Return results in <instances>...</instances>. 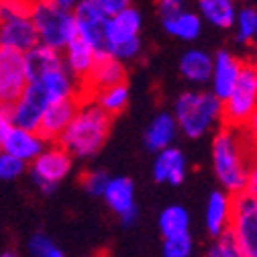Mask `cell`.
<instances>
[{
  "label": "cell",
  "instance_id": "31",
  "mask_svg": "<svg viewBox=\"0 0 257 257\" xmlns=\"http://www.w3.org/2000/svg\"><path fill=\"white\" fill-rule=\"evenodd\" d=\"M108 182H110V176L104 170H90L82 176V186L90 196H104Z\"/></svg>",
  "mask_w": 257,
  "mask_h": 257
},
{
  "label": "cell",
  "instance_id": "42",
  "mask_svg": "<svg viewBox=\"0 0 257 257\" xmlns=\"http://www.w3.org/2000/svg\"><path fill=\"white\" fill-rule=\"evenodd\" d=\"M255 47H257V39H255Z\"/></svg>",
  "mask_w": 257,
  "mask_h": 257
},
{
  "label": "cell",
  "instance_id": "25",
  "mask_svg": "<svg viewBox=\"0 0 257 257\" xmlns=\"http://www.w3.org/2000/svg\"><path fill=\"white\" fill-rule=\"evenodd\" d=\"M102 198H104V202L108 204V208L112 212L122 214L124 210L135 206V186H133L131 180L124 178V176L110 178Z\"/></svg>",
  "mask_w": 257,
  "mask_h": 257
},
{
  "label": "cell",
  "instance_id": "11",
  "mask_svg": "<svg viewBox=\"0 0 257 257\" xmlns=\"http://www.w3.org/2000/svg\"><path fill=\"white\" fill-rule=\"evenodd\" d=\"M27 86L29 72L25 53L9 47H0V102H15Z\"/></svg>",
  "mask_w": 257,
  "mask_h": 257
},
{
  "label": "cell",
  "instance_id": "15",
  "mask_svg": "<svg viewBox=\"0 0 257 257\" xmlns=\"http://www.w3.org/2000/svg\"><path fill=\"white\" fill-rule=\"evenodd\" d=\"M82 96H74V98H63V100H55L47 106L39 133L49 141V143H57L59 137L63 135V131L68 128V124L72 122V118L78 112Z\"/></svg>",
  "mask_w": 257,
  "mask_h": 257
},
{
  "label": "cell",
  "instance_id": "5",
  "mask_svg": "<svg viewBox=\"0 0 257 257\" xmlns=\"http://www.w3.org/2000/svg\"><path fill=\"white\" fill-rule=\"evenodd\" d=\"M141 27H143V17L133 5L112 15L108 21L110 55L122 61L135 59L141 53V37H139Z\"/></svg>",
  "mask_w": 257,
  "mask_h": 257
},
{
  "label": "cell",
  "instance_id": "9",
  "mask_svg": "<svg viewBox=\"0 0 257 257\" xmlns=\"http://www.w3.org/2000/svg\"><path fill=\"white\" fill-rule=\"evenodd\" d=\"M51 96L39 82H29L25 92L11 104H3V110L13 118L17 126L31 128V131H39L43 114L47 106L51 104Z\"/></svg>",
  "mask_w": 257,
  "mask_h": 257
},
{
  "label": "cell",
  "instance_id": "40",
  "mask_svg": "<svg viewBox=\"0 0 257 257\" xmlns=\"http://www.w3.org/2000/svg\"><path fill=\"white\" fill-rule=\"evenodd\" d=\"M53 3L61 5V7H66V9H76V5L80 3V0H53Z\"/></svg>",
  "mask_w": 257,
  "mask_h": 257
},
{
  "label": "cell",
  "instance_id": "13",
  "mask_svg": "<svg viewBox=\"0 0 257 257\" xmlns=\"http://www.w3.org/2000/svg\"><path fill=\"white\" fill-rule=\"evenodd\" d=\"M245 61L233 55L227 49H220L214 53V70L210 80V90L224 102L233 94V90L239 84L241 72H243Z\"/></svg>",
  "mask_w": 257,
  "mask_h": 257
},
{
  "label": "cell",
  "instance_id": "17",
  "mask_svg": "<svg viewBox=\"0 0 257 257\" xmlns=\"http://www.w3.org/2000/svg\"><path fill=\"white\" fill-rule=\"evenodd\" d=\"M122 82H126L124 61L114 57V55H102V57L96 59L94 70L82 82L84 96H90L96 90H102V88H108V86H114V84H122Z\"/></svg>",
  "mask_w": 257,
  "mask_h": 257
},
{
  "label": "cell",
  "instance_id": "18",
  "mask_svg": "<svg viewBox=\"0 0 257 257\" xmlns=\"http://www.w3.org/2000/svg\"><path fill=\"white\" fill-rule=\"evenodd\" d=\"M188 174V162L182 149L178 147H166L155 153L153 159V178L159 184H170V186H180L186 180Z\"/></svg>",
  "mask_w": 257,
  "mask_h": 257
},
{
  "label": "cell",
  "instance_id": "3",
  "mask_svg": "<svg viewBox=\"0 0 257 257\" xmlns=\"http://www.w3.org/2000/svg\"><path fill=\"white\" fill-rule=\"evenodd\" d=\"M222 100L212 90H186L174 102V116L180 124V133L188 139H202L220 122Z\"/></svg>",
  "mask_w": 257,
  "mask_h": 257
},
{
  "label": "cell",
  "instance_id": "20",
  "mask_svg": "<svg viewBox=\"0 0 257 257\" xmlns=\"http://www.w3.org/2000/svg\"><path fill=\"white\" fill-rule=\"evenodd\" d=\"M178 133H180V124H178L174 112H159L153 116V120L145 128L143 143H145L147 151L157 153L166 147H172Z\"/></svg>",
  "mask_w": 257,
  "mask_h": 257
},
{
  "label": "cell",
  "instance_id": "34",
  "mask_svg": "<svg viewBox=\"0 0 257 257\" xmlns=\"http://www.w3.org/2000/svg\"><path fill=\"white\" fill-rule=\"evenodd\" d=\"M33 5H35V0H3V5H0V19L31 15L33 13Z\"/></svg>",
  "mask_w": 257,
  "mask_h": 257
},
{
  "label": "cell",
  "instance_id": "19",
  "mask_svg": "<svg viewBox=\"0 0 257 257\" xmlns=\"http://www.w3.org/2000/svg\"><path fill=\"white\" fill-rule=\"evenodd\" d=\"M212 70H214V55H210L204 49H196L192 47L188 51H184V55L180 57V74L182 78L196 86H208L212 80Z\"/></svg>",
  "mask_w": 257,
  "mask_h": 257
},
{
  "label": "cell",
  "instance_id": "12",
  "mask_svg": "<svg viewBox=\"0 0 257 257\" xmlns=\"http://www.w3.org/2000/svg\"><path fill=\"white\" fill-rule=\"evenodd\" d=\"M39 43H41L39 31L33 21V15L0 19V47H9V49L27 53Z\"/></svg>",
  "mask_w": 257,
  "mask_h": 257
},
{
  "label": "cell",
  "instance_id": "6",
  "mask_svg": "<svg viewBox=\"0 0 257 257\" xmlns=\"http://www.w3.org/2000/svg\"><path fill=\"white\" fill-rule=\"evenodd\" d=\"M74 159L76 157L66 147L49 143L35 162L29 164V176L43 194H53L55 188L70 176Z\"/></svg>",
  "mask_w": 257,
  "mask_h": 257
},
{
  "label": "cell",
  "instance_id": "30",
  "mask_svg": "<svg viewBox=\"0 0 257 257\" xmlns=\"http://www.w3.org/2000/svg\"><path fill=\"white\" fill-rule=\"evenodd\" d=\"M206 257H249V255L239 249V245L235 243V237L227 231L224 235L214 239V243L210 245Z\"/></svg>",
  "mask_w": 257,
  "mask_h": 257
},
{
  "label": "cell",
  "instance_id": "32",
  "mask_svg": "<svg viewBox=\"0 0 257 257\" xmlns=\"http://www.w3.org/2000/svg\"><path fill=\"white\" fill-rule=\"evenodd\" d=\"M27 162H23L21 157H15L7 151L0 153V180L5 182H13L19 176H23V172L27 170Z\"/></svg>",
  "mask_w": 257,
  "mask_h": 257
},
{
  "label": "cell",
  "instance_id": "29",
  "mask_svg": "<svg viewBox=\"0 0 257 257\" xmlns=\"http://www.w3.org/2000/svg\"><path fill=\"white\" fill-rule=\"evenodd\" d=\"M29 253H31V257H66L61 247H57L53 243V239L43 233L33 235L29 239Z\"/></svg>",
  "mask_w": 257,
  "mask_h": 257
},
{
  "label": "cell",
  "instance_id": "10",
  "mask_svg": "<svg viewBox=\"0 0 257 257\" xmlns=\"http://www.w3.org/2000/svg\"><path fill=\"white\" fill-rule=\"evenodd\" d=\"M74 13H76V23H78V33L96 49L98 57L110 55V47H108L110 15H106L102 9L92 5L90 0H80Z\"/></svg>",
  "mask_w": 257,
  "mask_h": 257
},
{
  "label": "cell",
  "instance_id": "33",
  "mask_svg": "<svg viewBox=\"0 0 257 257\" xmlns=\"http://www.w3.org/2000/svg\"><path fill=\"white\" fill-rule=\"evenodd\" d=\"M194 241L192 235H182L174 239H164V257H192Z\"/></svg>",
  "mask_w": 257,
  "mask_h": 257
},
{
  "label": "cell",
  "instance_id": "43",
  "mask_svg": "<svg viewBox=\"0 0 257 257\" xmlns=\"http://www.w3.org/2000/svg\"><path fill=\"white\" fill-rule=\"evenodd\" d=\"M255 66H257V61H255Z\"/></svg>",
  "mask_w": 257,
  "mask_h": 257
},
{
  "label": "cell",
  "instance_id": "38",
  "mask_svg": "<svg viewBox=\"0 0 257 257\" xmlns=\"http://www.w3.org/2000/svg\"><path fill=\"white\" fill-rule=\"evenodd\" d=\"M243 128H245V133H247V137H249V141H251L253 149L257 151V112L249 118V122H247Z\"/></svg>",
  "mask_w": 257,
  "mask_h": 257
},
{
  "label": "cell",
  "instance_id": "4",
  "mask_svg": "<svg viewBox=\"0 0 257 257\" xmlns=\"http://www.w3.org/2000/svg\"><path fill=\"white\" fill-rule=\"evenodd\" d=\"M33 21L39 31V41L47 47L63 51L78 35V23L74 9H66L53 0H35Z\"/></svg>",
  "mask_w": 257,
  "mask_h": 257
},
{
  "label": "cell",
  "instance_id": "35",
  "mask_svg": "<svg viewBox=\"0 0 257 257\" xmlns=\"http://www.w3.org/2000/svg\"><path fill=\"white\" fill-rule=\"evenodd\" d=\"M92 5H96L98 9H102L106 15H116V13H120L122 9H126V7H131V3L133 0H90Z\"/></svg>",
  "mask_w": 257,
  "mask_h": 257
},
{
  "label": "cell",
  "instance_id": "28",
  "mask_svg": "<svg viewBox=\"0 0 257 257\" xmlns=\"http://www.w3.org/2000/svg\"><path fill=\"white\" fill-rule=\"evenodd\" d=\"M235 39L241 45H249L255 43L257 39V9L255 7H241L235 19Z\"/></svg>",
  "mask_w": 257,
  "mask_h": 257
},
{
  "label": "cell",
  "instance_id": "26",
  "mask_svg": "<svg viewBox=\"0 0 257 257\" xmlns=\"http://www.w3.org/2000/svg\"><path fill=\"white\" fill-rule=\"evenodd\" d=\"M159 233L164 239H174L190 233V214L182 204H168L157 218Z\"/></svg>",
  "mask_w": 257,
  "mask_h": 257
},
{
  "label": "cell",
  "instance_id": "39",
  "mask_svg": "<svg viewBox=\"0 0 257 257\" xmlns=\"http://www.w3.org/2000/svg\"><path fill=\"white\" fill-rule=\"evenodd\" d=\"M118 216H120V222L124 224V227H133V224L139 220V208H137V204L131 206L128 210H124V212L118 214Z\"/></svg>",
  "mask_w": 257,
  "mask_h": 257
},
{
  "label": "cell",
  "instance_id": "7",
  "mask_svg": "<svg viewBox=\"0 0 257 257\" xmlns=\"http://www.w3.org/2000/svg\"><path fill=\"white\" fill-rule=\"evenodd\" d=\"M222 124L245 126L257 112V66L245 61L237 88L222 102Z\"/></svg>",
  "mask_w": 257,
  "mask_h": 257
},
{
  "label": "cell",
  "instance_id": "36",
  "mask_svg": "<svg viewBox=\"0 0 257 257\" xmlns=\"http://www.w3.org/2000/svg\"><path fill=\"white\" fill-rule=\"evenodd\" d=\"M186 3L188 0H157V13L159 17H166V15H172V13H178L182 9H186Z\"/></svg>",
  "mask_w": 257,
  "mask_h": 257
},
{
  "label": "cell",
  "instance_id": "14",
  "mask_svg": "<svg viewBox=\"0 0 257 257\" xmlns=\"http://www.w3.org/2000/svg\"><path fill=\"white\" fill-rule=\"evenodd\" d=\"M47 145H49V141L39 131H31V128H23L17 124L7 135L0 137V147H3V151L11 153L15 157H21L27 164H33Z\"/></svg>",
  "mask_w": 257,
  "mask_h": 257
},
{
  "label": "cell",
  "instance_id": "16",
  "mask_svg": "<svg viewBox=\"0 0 257 257\" xmlns=\"http://www.w3.org/2000/svg\"><path fill=\"white\" fill-rule=\"evenodd\" d=\"M231 216H233V194L224 188L212 190L204 206V224L208 235L216 239L227 233L231 227Z\"/></svg>",
  "mask_w": 257,
  "mask_h": 257
},
{
  "label": "cell",
  "instance_id": "8",
  "mask_svg": "<svg viewBox=\"0 0 257 257\" xmlns=\"http://www.w3.org/2000/svg\"><path fill=\"white\" fill-rule=\"evenodd\" d=\"M229 233L249 257H257V196L249 192L233 194V216Z\"/></svg>",
  "mask_w": 257,
  "mask_h": 257
},
{
  "label": "cell",
  "instance_id": "2",
  "mask_svg": "<svg viewBox=\"0 0 257 257\" xmlns=\"http://www.w3.org/2000/svg\"><path fill=\"white\" fill-rule=\"evenodd\" d=\"M110 126L112 114H108L92 96H82L76 116L57 143L66 147L76 159H92L104 147Z\"/></svg>",
  "mask_w": 257,
  "mask_h": 257
},
{
  "label": "cell",
  "instance_id": "22",
  "mask_svg": "<svg viewBox=\"0 0 257 257\" xmlns=\"http://www.w3.org/2000/svg\"><path fill=\"white\" fill-rule=\"evenodd\" d=\"M63 59H66L68 70H70L80 82H84V80L90 76V72L94 70L96 59H98V53H96V49L78 33V35L68 43V47L63 49Z\"/></svg>",
  "mask_w": 257,
  "mask_h": 257
},
{
  "label": "cell",
  "instance_id": "37",
  "mask_svg": "<svg viewBox=\"0 0 257 257\" xmlns=\"http://www.w3.org/2000/svg\"><path fill=\"white\" fill-rule=\"evenodd\" d=\"M245 192H249V194L257 196V155H255V159L251 162V166H249V172H247Z\"/></svg>",
  "mask_w": 257,
  "mask_h": 257
},
{
  "label": "cell",
  "instance_id": "23",
  "mask_svg": "<svg viewBox=\"0 0 257 257\" xmlns=\"http://www.w3.org/2000/svg\"><path fill=\"white\" fill-rule=\"evenodd\" d=\"M27 57V72H29V82L37 80L61 66H66V59H63V51L47 47L43 43H39L37 47H33L31 51L25 53Z\"/></svg>",
  "mask_w": 257,
  "mask_h": 257
},
{
  "label": "cell",
  "instance_id": "41",
  "mask_svg": "<svg viewBox=\"0 0 257 257\" xmlns=\"http://www.w3.org/2000/svg\"><path fill=\"white\" fill-rule=\"evenodd\" d=\"M0 257H19L15 251H3V255H0Z\"/></svg>",
  "mask_w": 257,
  "mask_h": 257
},
{
  "label": "cell",
  "instance_id": "24",
  "mask_svg": "<svg viewBox=\"0 0 257 257\" xmlns=\"http://www.w3.org/2000/svg\"><path fill=\"white\" fill-rule=\"evenodd\" d=\"M196 11L214 29H233L237 19V0H196Z\"/></svg>",
  "mask_w": 257,
  "mask_h": 257
},
{
  "label": "cell",
  "instance_id": "1",
  "mask_svg": "<svg viewBox=\"0 0 257 257\" xmlns=\"http://www.w3.org/2000/svg\"><path fill=\"white\" fill-rule=\"evenodd\" d=\"M212 170L220 184L231 194L245 190L247 172L255 159L257 151L253 149L245 128L222 124L212 135Z\"/></svg>",
  "mask_w": 257,
  "mask_h": 257
},
{
  "label": "cell",
  "instance_id": "21",
  "mask_svg": "<svg viewBox=\"0 0 257 257\" xmlns=\"http://www.w3.org/2000/svg\"><path fill=\"white\" fill-rule=\"evenodd\" d=\"M162 25H164L168 35H172V37H176L180 41L192 43V41H196L202 35L204 19L200 17L198 11L194 13V11L182 9L178 13H172V15L162 17Z\"/></svg>",
  "mask_w": 257,
  "mask_h": 257
},
{
  "label": "cell",
  "instance_id": "27",
  "mask_svg": "<svg viewBox=\"0 0 257 257\" xmlns=\"http://www.w3.org/2000/svg\"><path fill=\"white\" fill-rule=\"evenodd\" d=\"M92 98L98 102L108 114L116 116L120 114L126 104H128V86L126 82L122 84H114V86H108V88H102V90H96L94 94H90Z\"/></svg>",
  "mask_w": 257,
  "mask_h": 257
}]
</instances>
